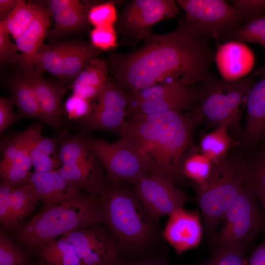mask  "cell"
Returning <instances> with one entry per match:
<instances>
[{
  "label": "cell",
  "instance_id": "obj_1",
  "mask_svg": "<svg viewBox=\"0 0 265 265\" xmlns=\"http://www.w3.org/2000/svg\"><path fill=\"white\" fill-rule=\"evenodd\" d=\"M213 57L206 38L183 19L169 33L151 35L139 49L112 54L109 65L114 82L134 93L162 83L201 84L212 77Z\"/></svg>",
  "mask_w": 265,
  "mask_h": 265
},
{
  "label": "cell",
  "instance_id": "obj_2",
  "mask_svg": "<svg viewBox=\"0 0 265 265\" xmlns=\"http://www.w3.org/2000/svg\"><path fill=\"white\" fill-rule=\"evenodd\" d=\"M195 127L189 114L176 111L131 116L120 137H127L143 155L151 174L177 185L185 182L181 164L192 146Z\"/></svg>",
  "mask_w": 265,
  "mask_h": 265
},
{
  "label": "cell",
  "instance_id": "obj_3",
  "mask_svg": "<svg viewBox=\"0 0 265 265\" xmlns=\"http://www.w3.org/2000/svg\"><path fill=\"white\" fill-rule=\"evenodd\" d=\"M103 223L99 197L84 193L43 207L29 220L16 226L15 236L23 248L36 253L45 244L59 237Z\"/></svg>",
  "mask_w": 265,
  "mask_h": 265
},
{
  "label": "cell",
  "instance_id": "obj_4",
  "mask_svg": "<svg viewBox=\"0 0 265 265\" xmlns=\"http://www.w3.org/2000/svg\"><path fill=\"white\" fill-rule=\"evenodd\" d=\"M110 185L99 197L105 224L120 248L135 249L152 239L156 221L146 212L132 185Z\"/></svg>",
  "mask_w": 265,
  "mask_h": 265
},
{
  "label": "cell",
  "instance_id": "obj_5",
  "mask_svg": "<svg viewBox=\"0 0 265 265\" xmlns=\"http://www.w3.org/2000/svg\"><path fill=\"white\" fill-rule=\"evenodd\" d=\"M247 160L231 155L215 166L209 182L196 190L204 234L212 239L224 215L241 191L245 182Z\"/></svg>",
  "mask_w": 265,
  "mask_h": 265
},
{
  "label": "cell",
  "instance_id": "obj_6",
  "mask_svg": "<svg viewBox=\"0 0 265 265\" xmlns=\"http://www.w3.org/2000/svg\"><path fill=\"white\" fill-rule=\"evenodd\" d=\"M249 76L234 81L218 80L212 76L201 84L200 100L190 113L196 126L203 121L217 128L227 120L231 121L230 132L241 138L239 121L242 107H245L248 94L255 83Z\"/></svg>",
  "mask_w": 265,
  "mask_h": 265
},
{
  "label": "cell",
  "instance_id": "obj_7",
  "mask_svg": "<svg viewBox=\"0 0 265 265\" xmlns=\"http://www.w3.org/2000/svg\"><path fill=\"white\" fill-rule=\"evenodd\" d=\"M221 226L212 239L213 248L234 246L249 249L265 231V218L254 194L246 182L226 211Z\"/></svg>",
  "mask_w": 265,
  "mask_h": 265
},
{
  "label": "cell",
  "instance_id": "obj_8",
  "mask_svg": "<svg viewBox=\"0 0 265 265\" xmlns=\"http://www.w3.org/2000/svg\"><path fill=\"white\" fill-rule=\"evenodd\" d=\"M92 146L111 186L132 184L151 174L149 164L138 149L126 137L114 142L90 139Z\"/></svg>",
  "mask_w": 265,
  "mask_h": 265
},
{
  "label": "cell",
  "instance_id": "obj_9",
  "mask_svg": "<svg viewBox=\"0 0 265 265\" xmlns=\"http://www.w3.org/2000/svg\"><path fill=\"white\" fill-rule=\"evenodd\" d=\"M185 13L184 19L198 34L216 41L226 37L243 21L234 7L224 0H177Z\"/></svg>",
  "mask_w": 265,
  "mask_h": 265
},
{
  "label": "cell",
  "instance_id": "obj_10",
  "mask_svg": "<svg viewBox=\"0 0 265 265\" xmlns=\"http://www.w3.org/2000/svg\"><path fill=\"white\" fill-rule=\"evenodd\" d=\"M179 9L175 0H133L118 18V30L126 43L135 45L151 35L155 24L177 15Z\"/></svg>",
  "mask_w": 265,
  "mask_h": 265
},
{
  "label": "cell",
  "instance_id": "obj_11",
  "mask_svg": "<svg viewBox=\"0 0 265 265\" xmlns=\"http://www.w3.org/2000/svg\"><path fill=\"white\" fill-rule=\"evenodd\" d=\"M97 100L91 112L81 119L84 128L121 136L128 120V94L114 81H108Z\"/></svg>",
  "mask_w": 265,
  "mask_h": 265
},
{
  "label": "cell",
  "instance_id": "obj_12",
  "mask_svg": "<svg viewBox=\"0 0 265 265\" xmlns=\"http://www.w3.org/2000/svg\"><path fill=\"white\" fill-rule=\"evenodd\" d=\"M96 224L62 237L71 243L83 265H116L120 247L108 230Z\"/></svg>",
  "mask_w": 265,
  "mask_h": 265
},
{
  "label": "cell",
  "instance_id": "obj_13",
  "mask_svg": "<svg viewBox=\"0 0 265 265\" xmlns=\"http://www.w3.org/2000/svg\"><path fill=\"white\" fill-rule=\"evenodd\" d=\"M199 87L186 86L176 82L159 84L154 89L149 101L128 102V117L146 116L169 111L182 112L193 109L201 97Z\"/></svg>",
  "mask_w": 265,
  "mask_h": 265
},
{
  "label": "cell",
  "instance_id": "obj_14",
  "mask_svg": "<svg viewBox=\"0 0 265 265\" xmlns=\"http://www.w3.org/2000/svg\"><path fill=\"white\" fill-rule=\"evenodd\" d=\"M142 205L156 222L184 208L188 197L172 182L149 174L132 184Z\"/></svg>",
  "mask_w": 265,
  "mask_h": 265
},
{
  "label": "cell",
  "instance_id": "obj_15",
  "mask_svg": "<svg viewBox=\"0 0 265 265\" xmlns=\"http://www.w3.org/2000/svg\"><path fill=\"white\" fill-rule=\"evenodd\" d=\"M201 217L198 211L184 208L168 216L162 235L178 255L200 244L204 235Z\"/></svg>",
  "mask_w": 265,
  "mask_h": 265
},
{
  "label": "cell",
  "instance_id": "obj_16",
  "mask_svg": "<svg viewBox=\"0 0 265 265\" xmlns=\"http://www.w3.org/2000/svg\"><path fill=\"white\" fill-rule=\"evenodd\" d=\"M245 108L242 144L245 148L251 149L265 140V68L248 94Z\"/></svg>",
  "mask_w": 265,
  "mask_h": 265
},
{
  "label": "cell",
  "instance_id": "obj_17",
  "mask_svg": "<svg viewBox=\"0 0 265 265\" xmlns=\"http://www.w3.org/2000/svg\"><path fill=\"white\" fill-rule=\"evenodd\" d=\"M50 23L49 11L43 5L37 4L36 15L32 23L15 40L18 50L21 53L19 63L26 76L33 71L36 56L49 33Z\"/></svg>",
  "mask_w": 265,
  "mask_h": 265
},
{
  "label": "cell",
  "instance_id": "obj_18",
  "mask_svg": "<svg viewBox=\"0 0 265 265\" xmlns=\"http://www.w3.org/2000/svg\"><path fill=\"white\" fill-rule=\"evenodd\" d=\"M215 57L220 74L228 81L244 78L253 65L252 53L242 42H224L219 47Z\"/></svg>",
  "mask_w": 265,
  "mask_h": 265
},
{
  "label": "cell",
  "instance_id": "obj_19",
  "mask_svg": "<svg viewBox=\"0 0 265 265\" xmlns=\"http://www.w3.org/2000/svg\"><path fill=\"white\" fill-rule=\"evenodd\" d=\"M29 182L46 207L85 193L66 180L58 170L32 173Z\"/></svg>",
  "mask_w": 265,
  "mask_h": 265
},
{
  "label": "cell",
  "instance_id": "obj_20",
  "mask_svg": "<svg viewBox=\"0 0 265 265\" xmlns=\"http://www.w3.org/2000/svg\"><path fill=\"white\" fill-rule=\"evenodd\" d=\"M26 77L36 94L41 121L54 130L61 128L64 125V121L61 103L65 94V89L60 85L43 79L41 76L30 75Z\"/></svg>",
  "mask_w": 265,
  "mask_h": 265
},
{
  "label": "cell",
  "instance_id": "obj_21",
  "mask_svg": "<svg viewBox=\"0 0 265 265\" xmlns=\"http://www.w3.org/2000/svg\"><path fill=\"white\" fill-rule=\"evenodd\" d=\"M48 3L55 21L54 28L48 33L52 39L80 29L88 21L85 5L79 0H50Z\"/></svg>",
  "mask_w": 265,
  "mask_h": 265
},
{
  "label": "cell",
  "instance_id": "obj_22",
  "mask_svg": "<svg viewBox=\"0 0 265 265\" xmlns=\"http://www.w3.org/2000/svg\"><path fill=\"white\" fill-rule=\"evenodd\" d=\"M108 64L103 59H92L73 82V94L91 101L97 99L108 81Z\"/></svg>",
  "mask_w": 265,
  "mask_h": 265
},
{
  "label": "cell",
  "instance_id": "obj_23",
  "mask_svg": "<svg viewBox=\"0 0 265 265\" xmlns=\"http://www.w3.org/2000/svg\"><path fill=\"white\" fill-rule=\"evenodd\" d=\"M231 127V121L227 120L213 131L203 134L200 137L198 146L200 151L215 166L223 161L231 149L240 144L230 134Z\"/></svg>",
  "mask_w": 265,
  "mask_h": 265
},
{
  "label": "cell",
  "instance_id": "obj_24",
  "mask_svg": "<svg viewBox=\"0 0 265 265\" xmlns=\"http://www.w3.org/2000/svg\"><path fill=\"white\" fill-rule=\"evenodd\" d=\"M215 166L197 146H192L184 156L181 173L185 182L192 184L197 190L204 187L211 179Z\"/></svg>",
  "mask_w": 265,
  "mask_h": 265
},
{
  "label": "cell",
  "instance_id": "obj_25",
  "mask_svg": "<svg viewBox=\"0 0 265 265\" xmlns=\"http://www.w3.org/2000/svg\"><path fill=\"white\" fill-rule=\"evenodd\" d=\"M63 45V80L68 81H74L85 66L102 52L86 43H64Z\"/></svg>",
  "mask_w": 265,
  "mask_h": 265
},
{
  "label": "cell",
  "instance_id": "obj_26",
  "mask_svg": "<svg viewBox=\"0 0 265 265\" xmlns=\"http://www.w3.org/2000/svg\"><path fill=\"white\" fill-rule=\"evenodd\" d=\"M58 155L62 163L98 166L102 165L90 142L82 136H67L61 142Z\"/></svg>",
  "mask_w": 265,
  "mask_h": 265
},
{
  "label": "cell",
  "instance_id": "obj_27",
  "mask_svg": "<svg viewBox=\"0 0 265 265\" xmlns=\"http://www.w3.org/2000/svg\"><path fill=\"white\" fill-rule=\"evenodd\" d=\"M11 92L10 99L23 117L36 118L41 120V114L34 90L24 74L13 78L8 83Z\"/></svg>",
  "mask_w": 265,
  "mask_h": 265
},
{
  "label": "cell",
  "instance_id": "obj_28",
  "mask_svg": "<svg viewBox=\"0 0 265 265\" xmlns=\"http://www.w3.org/2000/svg\"><path fill=\"white\" fill-rule=\"evenodd\" d=\"M35 254L43 264L83 265L72 245L63 237L45 244Z\"/></svg>",
  "mask_w": 265,
  "mask_h": 265
},
{
  "label": "cell",
  "instance_id": "obj_29",
  "mask_svg": "<svg viewBox=\"0 0 265 265\" xmlns=\"http://www.w3.org/2000/svg\"><path fill=\"white\" fill-rule=\"evenodd\" d=\"M39 201V196L29 182L14 189L9 198L11 229L16 227L20 221L29 215Z\"/></svg>",
  "mask_w": 265,
  "mask_h": 265
},
{
  "label": "cell",
  "instance_id": "obj_30",
  "mask_svg": "<svg viewBox=\"0 0 265 265\" xmlns=\"http://www.w3.org/2000/svg\"><path fill=\"white\" fill-rule=\"evenodd\" d=\"M42 130L41 124L35 123L13 138L3 140L0 144L2 158L0 169L13 163L27 145L37 140L42 135Z\"/></svg>",
  "mask_w": 265,
  "mask_h": 265
},
{
  "label": "cell",
  "instance_id": "obj_31",
  "mask_svg": "<svg viewBox=\"0 0 265 265\" xmlns=\"http://www.w3.org/2000/svg\"><path fill=\"white\" fill-rule=\"evenodd\" d=\"M63 43L54 46L43 45L37 54L30 75L41 76L46 71L63 80Z\"/></svg>",
  "mask_w": 265,
  "mask_h": 265
},
{
  "label": "cell",
  "instance_id": "obj_32",
  "mask_svg": "<svg viewBox=\"0 0 265 265\" xmlns=\"http://www.w3.org/2000/svg\"><path fill=\"white\" fill-rule=\"evenodd\" d=\"M246 182L254 194L265 218V147L247 160Z\"/></svg>",
  "mask_w": 265,
  "mask_h": 265
},
{
  "label": "cell",
  "instance_id": "obj_33",
  "mask_svg": "<svg viewBox=\"0 0 265 265\" xmlns=\"http://www.w3.org/2000/svg\"><path fill=\"white\" fill-rule=\"evenodd\" d=\"M37 5L17 0L16 4L5 19L6 26L13 38L16 40L29 27L36 13Z\"/></svg>",
  "mask_w": 265,
  "mask_h": 265
},
{
  "label": "cell",
  "instance_id": "obj_34",
  "mask_svg": "<svg viewBox=\"0 0 265 265\" xmlns=\"http://www.w3.org/2000/svg\"><path fill=\"white\" fill-rule=\"evenodd\" d=\"M248 250V248L234 246L215 247L204 265H247Z\"/></svg>",
  "mask_w": 265,
  "mask_h": 265
},
{
  "label": "cell",
  "instance_id": "obj_35",
  "mask_svg": "<svg viewBox=\"0 0 265 265\" xmlns=\"http://www.w3.org/2000/svg\"><path fill=\"white\" fill-rule=\"evenodd\" d=\"M0 265H30L26 251L14 243L2 228L0 231Z\"/></svg>",
  "mask_w": 265,
  "mask_h": 265
},
{
  "label": "cell",
  "instance_id": "obj_36",
  "mask_svg": "<svg viewBox=\"0 0 265 265\" xmlns=\"http://www.w3.org/2000/svg\"><path fill=\"white\" fill-rule=\"evenodd\" d=\"M87 20L94 27L114 26L118 20L115 5L112 2H106L92 6L88 12Z\"/></svg>",
  "mask_w": 265,
  "mask_h": 265
},
{
  "label": "cell",
  "instance_id": "obj_37",
  "mask_svg": "<svg viewBox=\"0 0 265 265\" xmlns=\"http://www.w3.org/2000/svg\"><path fill=\"white\" fill-rule=\"evenodd\" d=\"M90 37L91 44L101 51L113 50L118 45L117 34L114 26L95 27Z\"/></svg>",
  "mask_w": 265,
  "mask_h": 265
},
{
  "label": "cell",
  "instance_id": "obj_38",
  "mask_svg": "<svg viewBox=\"0 0 265 265\" xmlns=\"http://www.w3.org/2000/svg\"><path fill=\"white\" fill-rule=\"evenodd\" d=\"M6 21L1 20L0 22V60L1 64L19 62L20 54L16 44L11 40Z\"/></svg>",
  "mask_w": 265,
  "mask_h": 265
},
{
  "label": "cell",
  "instance_id": "obj_39",
  "mask_svg": "<svg viewBox=\"0 0 265 265\" xmlns=\"http://www.w3.org/2000/svg\"><path fill=\"white\" fill-rule=\"evenodd\" d=\"M243 22L265 15V0H232Z\"/></svg>",
  "mask_w": 265,
  "mask_h": 265
},
{
  "label": "cell",
  "instance_id": "obj_40",
  "mask_svg": "<svg viewBox=\"0 0 265 265\" xmlns=\"http://www.w3.org/2000/svg\"><path fill=\"white\" fill-rule=\"evenodd\" d=\"M34 145L30 152V159L34 171L45 172L58 170L62 164L59 157L47 155L35 148Z\"/></svg>",
  "mask_w": 265,
  "mask_h": 265
},
{
  "label": "cell",
  "instance_id": "obj_41",
  "mask_svg": "<svg viewBox=\"0 0 265 265\" xmlns=\"http://www.w3.org/2000/svg\"><path fill=\"white\" fill-rule=\"evenodd\" d=\"M90 101L73 94L66 100L65 107L71 119H82L91 111L93 106Z\"/></svg>",
  "mask_w": 265,
  "mask_h": 265
},
{
  "label": "cell",
  "instance_id": "obj_42",
  "mask_svg": "<svg viewBox=\"0 0 265 265\" xmlns=\"http://www.w3.org/2000/svg\"><path fill=\"white\" fill-rule=\"evenodd\" d=\"M68 129H63L57 135L48 137L41 135L35 143L34 146L42 152L53 157H58L57 149L64 139L67 136Z\"/></svg>",
  "mask_w": 265,
  "mask_h": 265
},
{
  "label": "cell",
  "instance_id": "obj_43",
  "mask_svg": "<svg viewBox=\"0 0 265 265\" xmlns=\"http://www.w3.org/2000/svg\"><path fill=\"white\" fill-rule=\"evenodd\" d=\"M14 188L0 183V221L2 229H11L10 196Z\"/></svg>",
  "mask_w": 265,
  "mask_h": 265
},
{
  "label": "cell",
  "instance_id": "obj_44",
  "mask_svg": "<svg viewBox=\"0 0 265 265\" xmlns=\"http://www.w3.org/2000/svg\"><path fill=\"white\" fill-rule=\"evenodd\" d=\"M10 99H0V133H2L8 127L18 120V116L13 110Z\"/></svg>",
  "mask_w": 265,
  "mask_h": 265
},
{
  "label": "cell",
  "instance_id": "obj_45",
  "mask_svg": "<svg viewBox=\"0 0 265 265\" xmlns=\"http://www.w3.org/2000/svg\"><path fill=\"white\" fill-rule=\"evenodd\" d=\"M247 265H265V238L249 256Z\"/></svg>",
  "mask_w": 265,
  "mask_h": 265
},
{
  "label": "cell",
  "instance_id": "obj_46",
  "mask_svg": "<svg viewBox=\"0 0 265 265\" xmlns=\"http://www.w3.org/2000/svg\"><path fill=\"white\" fill-rule=\"evenodd\" d=\"M17 0H0V15L2 20L5 19L14 8Z\"/></svg>",
  "mask_w": 265,
  "mask_h": 265
},
{
  "label": "cell",
  "instance_id": "obj_47",
  "mask_svg": "<svg viewBox=\"0 0 265 265\" xmlns=\"http://www.w3.org/2000/svg\"><path fill=\"white\" fill-rule=\"evenodd\" d=\"M43 265H45V264H43Z\"/></svg>",
  "mask_w": 265,
  "mask_h": 265
},
{
  "label": "cell",
  "instance_id": "obj_48",
  "mask_svg": "<svg viewBox=\"0 0 265 265\" xmlns=\"http://www.w3.org/2000/svg\"><path fill=\"white\" fill-rule=\"evenodd\" d=\"M264 147H265V146Z\"/></svg>",
  "mask_w": 265,
  "mask_h": 265
}]
</instances>
